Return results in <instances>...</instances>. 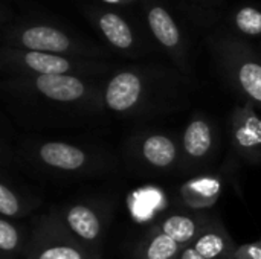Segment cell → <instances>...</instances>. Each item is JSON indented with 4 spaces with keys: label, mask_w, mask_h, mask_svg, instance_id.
Segmentation results:
<instances>
[{
    "label": "cell",
    "mask_w": 261,
    "mask_h": 259,
    "mask_svg": "<svg viewBox=\"0 0 261 259\" xmlns=\"http://www.w3.org/2000/svg\"><path fill=\"white\" fill-rule=\"evenodd\" d=\"M223 0H185V5L191 12L199 17H208L211 12H216Z\"/></svg>",
    "instance_id": "obj_20"
},
{
    "label": "cell",
    "mask_w": 261,
    "mask_h": 259,
    "mask_svg": "<svg viewBox=\"0 0 261 259\" xmlns=\"http://www.w3.org/2000/svg\"><path fill=\"white\" fill-rule=\"evenodd\" d=\"M141 11L150 35L180 67H187V34L162 0H141Z\"/></svg>",
    "instance_id": "obj_5"
},
{
    "label": "cell",
    "mask_w": 261,
    "mask_h": 259,
    "mask_svg": "<svg viewBox=\"0 0 261 259\" xmlns=\"http://www.w3.org/2000/svg\"><path fill=\"white\" fill-rule=\"evenodd\" d=\"M18 209V200L14 192L6 185H0V214L5 217H14Z\"/></svg>",
    "instance_id": "obj_17"
},
{
    "label": "cell",
    "mask_w": 261,
    "mask_h": 259,
    "mask_svg": "<svg viewBox=\"0 0 261 259\" xmlns=\"http://www.w3.org/2000/svg\"><path fill=\"white\" fill-rule=\"evenodd\" d=\"M211 46L232 81L255 102L261 104V60L243 38L219 31L211 37Z\"/></svg>",
    "instance_id": "obj_3"
},
{
    "label": "cell",
    "mask_w": 261,
    "mask_h": 259,
    "mask_svg": "<svg viewBox=\"0 0 261 259\" xmlns=\"http://www.w3.org/2000/svg\"><path fill=\"white\" fill-rule=\"evenodd\" d=\"M81 11L109 47L125 55H138L142 52L144 37L138 24L119 8L99 2L84 5Z\"/></svg>",
    "instance_id": "obj_4"
},
{
    "label": "cell",
    "mask_w": 261,
    "mask_h": 259,
    "mask_svg": "<svg viewBox=\"0 0 261 259\" xmlns=\"http://www.w3.org/2000/svg\"><path fill=\"white\" fill-rule=\"evenodd\" d=\"M69 227L84 240H95L101 232V224L96 214L87 206H73L67 212Z\"/></svg>",
    "instance_id": "obj_10"
},
{
    "label": "cell",
    "mask_w": 261,
    "mask_h": 259,
    "mask_svg": "<svg viewBox=\"0 0 261 259\" xmlns=\"http://www.w3.org/2000/svg\"><path fill=\"white\" fill-rule=\"evenodd\" d=\"M2 67L20 76L29 75H75L90 76L102 73L109 69L104 60L75 58L66 55L44 53L26 49L3 46L0 52Z\"/></svg>",
    "instance_id": "obj_2"
},
{
    "label": "cell",
    "mask_w": 261,
    "mask_h": 259,
    "mask_svg": "<svg viewBox=\"0 0 261 259\" xmlns=\"http://www.w3.org/2000/svg\"><path fill=\"white\" fill-rule=\"evenodd\" d=\"M177 250H179L177 241H174L165 234H159L150 241L145 256L147 259H173Z\"/></svg>",
    "instance_id": "obj_15"
},
{
    "label": "cell",
    "mask_w": 261,
    "mask_h": 259,
    "mask_svg": "<svg viewBox=\"0 0 261 259\" xmlns=\"http://www.w3.org/2000/svg\"><path fill=\"white\" fill-rule=\"evenodd\" d=\"M37 259H83V255L69 246H55L43 250Z\"/></svg>",
    "instance_id": "obj_19"
},
{
    "label": "cell",
    "mask_w": 261,
    "mask_h": 259,
    "mask_svg": "<svg viewBox=\"0 0 261 259\" xmlns=\"http://www.w3.org/2000/svg\"><path fill=\"white\" fill-rule=\"evenodd\" d=\"M229 24L234 29V35L243 38L261 37V8L252 5H243L236 9L229 17Z\"/></svg>",
    "instance_id": "obj_9"
},
{
    "label": "cell",
    "mask_w": 261,
    "mask_h": 259,
    "mask_svg": "<svg viewBox=\"0 0 261 259\" xmlns=\"http://www.w3.org/2000/svg\"><path fill=\"white\" fill-rule=\"evenodd\" d=\"M162 234L168 235L179 244H185L196 235V223L188 217L174 215L164 221Z\"/></svg>",
    "instance_id": "obj_13"
},
{
    "label": "cell",
    "mask_w": 261,
    "mask_h": 259,
    "mask_svg": "<svg viewBox=\"0 0 261 259\" xmlns=\"http://www.w3.org/2000/svg\"><path fill=\"white\" fill-rule=\"evenodd\" d=\"M144 76L141 69H125L113 75L107 82L104 99L115 111H128L142 98Z\"/></svg>",
    "instance_id": "obj_7"
},
{
    "label": "cell",
    "mask_w": 261,
    "mask_h": 259,
    "mask_svg": "<svg viewBox=\"0 0 261 259\" xmlns=\"http://www.w3.org/2000/svg\"><path fill=\"white\" fill-rule=\"evenodd\" d=\"M18 244V235L15 227L6 221L0 220V249L3 252H12Z\"/></svg>",
    "instance_id": "obj_18"
},
{
    "label": "cell",
    "mask_w": 261,
    "mask_h": 259,
    "mask_svg": "<svg viewBox=\"0 0 261 259\" xmlns=\"http://www.w3.org/2000/svg\"><path fill=\"white\" fill-rule=\"evenodd\" d=\"M99 2L118 8V6H127V5H132V3H136V2H141V0H99Z\"/></svg>",
    "instance_id": "obj_22"
},
{
    "label": "cell",
    "mask_w": 261,
    "mask_h": 259,
    "mask_svg": "<svg viewBox=\"0 0 261 259\" xmlns=\"http://www.w3.org/2000/svg\"><path fill=\"white\" fill-rule=\"evenodd\" d=\"M180 259H206L205 256H202L194 247L193 249H187L184 253H182V256H180Z\"/></svg>",
    "instance_id": "obj_23"
},
{
    "label": "cell",
    "mask_w": 261,
    "mask_h": 259,
    "mask_svg": "<svg viewBox=\"0 0 261 259\" xmlns=\"http://www.w3.org/2000/svg\"><path fill=\"white\" fill-rule=\"evenodd\" d=\"M40 157L46 165L64 171L80 169L86 163V154L80 148L61 142L44 143L40 148Z\"/></svg>",
    "instance_id": "obj_8"
},
{
    "label": "cell",
    "mask_w": 261,
    "mask_h": 259,
    "mask_svg": "<svg viewBox=\"0 0 261 259\" xmlns=\"http://www.w3.org/2000/svg\"><path fill=\"white\" fill-rule=\"evenodd\" d=\"M15 82L55 102H75L92 92V85L75 75H29Z\"/></svg>",
    "instance_id": "obj_6"
},
{
    "label": "cell",
    "mask_w": 261,
    "mask_h": 259,
    "mask_svg": "<svg viewBox=\"0 0 261 259\" xmlns=\"http://www.w3.org/2000/svg\"><path fill=\"white\" fill-rule=\"evenodd\" d=\"M225 238L220 234L216 232H206L203 234L197 241L194 249L206 259L219 258L225 252Z\"/></svg>",
    "instance_id": "obj_16"
},
{
    "label": "cell",
    "mask_w": 261,
    "mask_h": 259,
    "mask_svg": "<svg viewBox=\"0 0 261 259\" xmlns=\"http://www.w3.org/2000/svg\"><path fill=\"white\" fill-rule=\"evenodd\" d=\"M245 122L237 127L236 136L242 147L251 148L261 143V121L251 111H245Z\"/></svg>",
    "instance_id": "obj_14"
},
{
    "label": "cell",
    "mask_w": 261,
    "mask_h": 259,
    "mask_svg": "<svg viewBox=\"0 0 261 259\" xmlns=\"http://www.w3.org/2000/svg\"><path fill=\"white\" fill-rule=\"evenodd\" d=\"M142 153H144V157L151 165L164 168V166H168L174 162L176 147L168 137L156 134V136H150L144 142Z\"/></svg>",
    "instance_id": "obj_12"
},
{
    "label": "cell",
    "mask_w": 261,
    "mask_h": 259,
    "mask_svg": "<svg viewBox=\"0 0 261 259\" xmlns=\"http://www.w3.org/2000/svg\"><path fill=\"white\" fill-rule=\"evenodd\" d=\"M213 142L211 128L203 121H193L184 136V148L185 151L193 157H202L205 156Z\"/></svg>",
    "instance_id": "obj_11"
},
{
    "label": "cell",
    "mask_w": 261,
    "mask_h": 259,
    "mask_svg": "<svg viewBox=\"0 0 261 259\" xmlns=\"http://www.w3.org/2000/svg\"><path fill=\"white\" fill-rule=\"evenodd\" d=\"M3 46L66 55L75 58L101 60L107 55L101 46L41 18H21L3 24Z\"/></svg>",
    "instance_id": "obj_1"
},
{
    "label": "cell",
    "mask_w": 261,
    "mask_h": 259,
    "mask_svg": "<svg viewBox=\"0 0 261 259\" xmlns=\"http://www.w3.org/2000/svg\"><path fill=\"white\" fill-rule=\"evenodd\" d=\"M239 259H261V241L254 244H246L239 249L237 252Z\"/></svg>",
    "instance_id": "obj_21"
}]
</instances>
